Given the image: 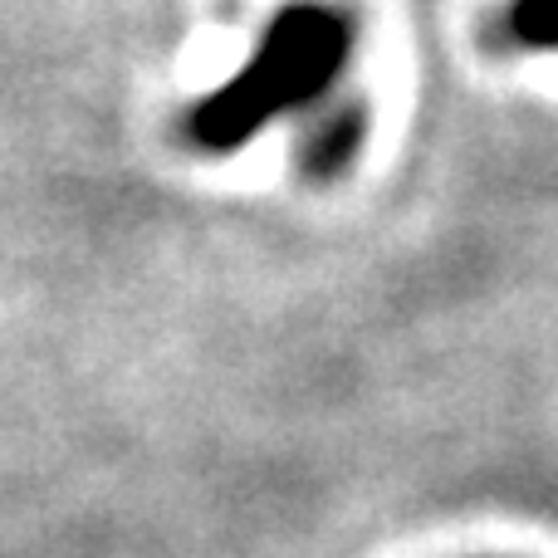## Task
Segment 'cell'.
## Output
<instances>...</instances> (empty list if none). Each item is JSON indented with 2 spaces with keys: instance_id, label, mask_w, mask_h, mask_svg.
<instances>
[{
  "instance_id": "obj_1",
  "label": "cell",
  "mask_w": 558,
  "mask_h": 558,
  "mask_svg": "<svg viewBox=\"0 0 558 558\" xmlns=\"http://www.w3.org/2000/svg\"><path fill=\"white\" fill-rule=\"evenodd\" d=\"M353 54V20L333 5H289L270 20L241 74L202 98L186 113V137L202 153H235L279 113L308 108L338 84Z\"/></svg>"
},
{
  "instance_id": "obj_2",
  "label": "cell",
  "mask_w": 558,
  "mask_h": 558,
  "mask_svg": "<svg viewBox=\"0 0 558 558\" xmlns=\"http://www.w3.org/2000/svg\"><path fill=\"white\" fill-rule=\"evenodd\" d=\"M500 29L520 49H558V0H510Z\"/></svg>"
}]
</instances>
